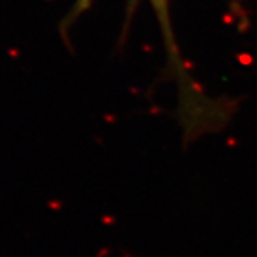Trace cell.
Here are the masks:
<instances>
[{
	"mask_svg": "<svg viewBox=\"0 0 257 257\" xmlns=\"http://www.w3.org/2000/svg\"><path fill=\"white\" fill-rule=\"evenodd\" d=\"M155 6V9L157 12V16L159 18H165L166 10H167V0H150Z\"/></svg>",
	"mask_w": 257,
	"mask_h": 257,
	"instance_id": "cell-1",
	"label": "cell"
}]
</instances>
